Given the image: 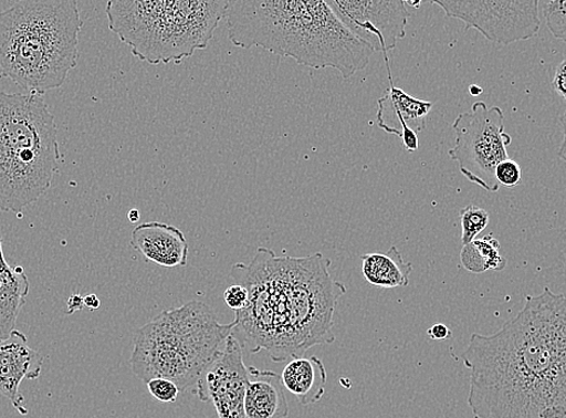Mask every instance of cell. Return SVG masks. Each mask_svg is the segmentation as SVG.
I'll list each match as a JSON object with an SVG mask.
<instances>
[{
    "mask_svg": "<svg viewBox=\"0 0 566 418\" xmlns=\"http://www.w3.org/2000/svg\"><path fill=\"white\" fill-rule=\"evenodd\" d=\"M475 418H566V296L545 289L462 354Z\"/></svg>",
    "mask_w": 566,
    "mask_h": 418,
    "instance_id": "cell-1",
    "label": "cell"
},
{
    "mask_svg": "<svg viewBox=\"0 0 566 418\" xmlns=\"http://www.w3.org/2000/svg\"><path fill=\"white\" fill-rule=\"evenodd\" d=\"M331 264L321 252L279 258L265 248L250 264H234L231 276L249 291L248 305L235 313L233 334L241 346L282 363L333 344L335 307L346 288L332 278Z\"/></svg>",
    "mask_w": 566,
    "mask_h": 418,
    "instance_id": "cell-2",
    "label": "cell"
},
{
    "mask_svg": "<svg viewBox=\"0 0 566 418\" xmlns=\"http://www.w3.org/2000/svg\"><path fill=\"white\" fill-rule=\"evenodd\" d=\"M223 19L235 46L262 48L317 71L334 69L345 80L366 69L375 52L323 0H228Z\"/></svg>",
    "mask_w": 566,
    "mask_h": 418,
    "instance_id": "cell-3",
    "label": "cell"
},
{
    "mask_svg": "<svg viewBox=\"0 0 566 418\" xmlns=\"http://www.w3.org/2000/svg\"><path fill=\"white\" fill-rule=\"evenodd\" d=\"M81 29L75 0H24L0 11V77L38 96L61 87L77 64Z\"/></svg>",
    "mask_w": 566,
    "mask_h": 418,
    "instance_id": "cell-4",
    "label": "cell"
},
{
    "mask_svg": "<svg viewBox=\"0 0 566 418\" xmlns=\"http://www.w3.org/2000/svg\"><path fill=\"white\" fill-rule=\"evenodd\" d=\"M55 117L38 94L0 92V210L20 215L59 170Z\"/></svg>",
    "mask_w": 566,
    "mask_h": 418,
    "instance_id": "cell-5",
    "label": "cell"
},
{
    "mask_svg": "<svg viewBox=\"0 0 566 418\" xmlns=\"http://www.w3.org/2000/svg\"><path fill=\"white\" fill-rule=\"evenodd\" d=\"M234 328L235 321L224 325L203 302L166 310L134 336L132 370L145 384L161 377L184 393L198 384Z\"/></svg>",
    "mask_w": 566,
    "mask_h": 418,
    "instance_id": "cell-6",
    "label": "cell"
},
{
    "mask_svg": "<svg viewBox=\"0 0 566 418\" xmlns=\"http://www.w3.org/2000/svg\"><path fill=\"white\" fill-rule=\"evenodd\" d=\"M228 0H111L109 29L134 56L150 64L181 63L206 50Z\"/></svg>",
    "mask_w": 566,
    "mask_h": 418,
    "instance_id": "cell-7",
    "label": "cell"
},
{
    "mask_svg": "<svg viewBox=\"0 0 566 418\" xmlns=\"http://www.w3.org/2000/svg\"><path fill=\"white\" fill-rule=\"evenodd\" d=\"M452 128L454 146L449 151L467 180L492 194L501 190L495 168L507 159L506 147L512 138L505 132V116L501 107L476 102L470 113L457 116Z\"/></svg>",
    "mask_w": 566,
    "mask_h": 418,
    "instance_id": "cell-8",
    "label": "cell"
},
{
    "mask_svg": "<svg viewBox=\"0 0 566 418\" xmlns=\"http://www.w3.org/2000/svg\"><path fill=\"white\" fill-rule=\"evenodd\" d=\"M448 18L461 20L465 30L479 31L490 42L510 45L530 40L541 30L537 0L522 2H451L437 0Z\"/></svg>",
    "mask_w": 566,
    "mask_h": 418,
    "instance_id": "cell-9",
    "label": "cell"
},
{
    "mask_svg": "<svg viewBox=\"0 0 566 418\" xmlns=\"http://www.w3.org/2000/svg\"><path fill=\"white\" fill-rule=\"evenodd\" d=\"M328 6L346 29L375 52L384 53L397 48L407 36L411 17L402 0H328Z\"/></svg>",
    "mask_w": 566,
    "mask_h": 418,
    "instance_id": "cell-10",
    "label": "cell"
},
{
    "mask_svg": "<svg viewBox=\"0 0 566 418\" xmlns=\"http://www.w3.org/2000/svg\"><path fill=\"white\" fill-rule=\"evenodd\" d=\"M248 367L242 346L235 335H229L220 355L200 377L193 394L211 401L220 418H248L245 396Z\"/></svg>",
    "mask_w": 566,
    "mask_h": 418,
    "instance_id": "cell-11",
    "label": "cell"
},
{
    "mask_svg": "<svg viewBox=\"0 0 566 418\" xmlns=\"http://www.w3.org/2000/svg\"><path fill=\"white\" fill-rule=\"evenodd\" d=\"M386 66L389 87L377 101V123L386 133L399 137L407 151L416 153L420 147L417 133L426 128L427 117L434 104L415 98L396 87L389 63Z\"/></svg>",
    "mask_w": 566,
    "mask_h": 418,
    "instance_id": "cell-12",
    "label": "cell"
},
{
    "mask_svg": "<svg viewBox=\"0 0 566 418\" xmlns=\"http://www.w3.org/2000/svg\"><path fill=\"white\" fill-rule=\"evenodd\" d=\"M43 356L33 349L25 335L13 331L0 339V395H3L20 415L29 414L20 393L24 379L36 380L43 370Z\"/></svg>",
    "mask_w": 566,
    "mask_h": 418,
    "instance_id": "cell-13",
    "label": "cell"
},
{
    "mask_svg": "<svg viewBox=\"0 0 566 418\" xmlns=\"http://www.w3.org/2000/svg\"><path fill=\"white\" fill-rule=\"evenodd\" d=\"M130 247L147 262L166 268L187 264V240L179 228L167 223L147 222L134 228Z\"/></svg>",
    "mask_w": 566,
    "mask_h": 418,
    "instance_id": "cell-14",
    "label": "cell"
},
{
    "mask_svg": "<svg viewBox=\"0 0 566 418\" xmlns=\"http://www.w3.org/2000/svg\"><path fill=\"white\" fill-rule=\"evenodd\" d=\"M281 376L271 370L248 367L245 411L248 418H287L289 400Z\"/></svg>",
    "mask_w": 566,
    "mask_h": 418,
    "instance_id": "cell-15",
    "label": "cell"
},
{
    "mask_svg": "<svg viewBox=\"0 0 566 418\" xmlns=\"http://www.w3.org/2000/svg\"><path fill=\"white\" fill-rule=\"evenodd\" d=\"M31 283L21 267L12 268L4 258L0 237V339L17 331L18 318L30 294Z\"/></svg>",
    "mask_w": 566,
    "mask_h": 418,
    "instance_id": "cell-16",
    "label": "cell"
},
{
    "mask_svg": "<svg viewBox=\"0 0 566 418\" xmlns=\"http://www.w3.org/2000/svg\"><path fill=\"white\" fill-rule=\"evenodd\" d=\"M283 387L302 406H312L326 394L327 370L325 364L316 357H298L287 363L281 375Z\"/></svg>",
    "mask_w": 566,
    "mask_h": 418,
    "instance_id": "cell-17",
    "label": "cell"
},
{
    "mask_svg": "<svg viewBox=\"0 0 566 418\" xmlns=\"http://www.w3.org/2000/svg\"><path fill=\"white\" fill-rule=\"evenodd\" d=\"M360 261L363 276L375 288L395 290L410 285L412 264L402 259L396 247L387 253L363 254Z\"/></svg>",
    "mask_w": 566,
    "mask_h": 418,
    "instance_id": "cell-18",
    "label": "cell"
},
{
    "mask_svg": "<svg viewBox=\"0 0 566 418\" xmlns=\"http://www.w3.org/2000/svg\"><path fill=\"white\" fill-rule=\"evenodd\" d=\"M502 251L501 242L489 234L463 247L461 261L470 273L502 272L507 264Z\"/></svg>",
    "mask_w": 566,
    "mask_h": 418,
    "instance_id": "cell-19",
    "label": "cell"
},
{
    "mask_svg": "<svg viewBox=\"0 0 566 418\" xmlns=\"http://www.w3.org/2000/svg\"><path fill=\"white\" fill-rule=\"evenodd\" d=\"M460 216L462 221V244L465 247L486 229L490 223V213L480 207L469 206L460 211Z\"/></svg>",
    "mask_w": 566,
    "mask_h": 418,
    "instance_id": "cell-20",
    "label": "cell"
},
{
    "mask_svg": "<svg viewBox=\"0 0 566 418\" xmlns=\"http://www.w3.org/2000/svg\"><path fill=\"white\" fill-rule=\"evenodd\" d=\"M543 10L548 31L566 43V0H544L538 2Z\"/></svg>",
    "mask_w": 566,
    "mask_h": 418,
    "instance_id": "cell-21",
    "label": "cell"
},
{
    "mask_svg": "<svg viewBox=\"0 0 566 418\" xmlns=\"http://www.w3.org/2000/svg\"><path fill=\"white\" fill-rule=\"evenodd\" d=\"M146 385L148 393L160 403H175L178 400L181 393L177 384L161 379V377H157V379H153Z\"/></svg>",
    "mask_w": 566,
    "mask_h": 418,
    "instance_id": "cell-22",
    "label": "cell"
},
{
    "mask_svg": "<svg viewBox=\"0 0 566 418\" xmlns=\"http://www.w3.org/2000/svg\"><path fill=\"white\" fill-rule=\"evenodd\" d=\"M495 179L499 185L505 187H515L522 179V170L514 159H505L495 168Z\"/></svg>",
    "mask_w": 566,
    "mask_h": 418,
    "instance_id": "cell-23",
    "label": "cell"
},
{
    "mask_svg": "<svg viewBox=\"0 0 566 418\" xmlns=\"http://www.w3.org/2000/svg\"><path fill=\"white\" fill-rule=\"evenodd\" d=\"M223 300L229 309L238 313L248 305L249 291L244 286L239 285V283H235V285L229 286L224 291Z\"/></svg>",
    "mask_w": 566,
    "mask_h": 418,
    "instance_id": "cell-24",
    "label": "cell"
},
{
    "mask_svg": "<svg viewBox=\"0 0 566 418\" xmlns=\"http://www.w3.org/2000/svg\"><path fill=\"white\" fill-rule=\"evenodd\" d=\"M554 88L560 94L566 102V56L557 66L554 79Z\"/></svg>",
    "mask_w": 566,
    "mask_h": 418,
    "instance_id": "cell-25",
    "label": "cell"
},
{
    "mask_svg": "<svg viewBox=\"0 0 566 418\" xmlns=\"http://www.w3.org/2000/svg\"><path fill=\"white\" fill-rule=\"evenodd\" d=\"M427 334L431 341H447L452 335V332L443 323H438V325L429 328Z\"/></svg>",
    "mask_w": 566,
    "mask_h": 418,
    "instance_id": "cell-26",
    "label": "cell"
},
{
    "mask_svg": "<svg viewBox=\"0 0 566 418\" xmlns=\"http://www.w3.org/2000/svg\"><path fill=\"white\" fill-rule=\"evenodd\" d=\"M69 313L70 315L74 314L75 312H80V310H83L85 306L84 303V296L80 294H73L71 299L69 300Z\"/></svg>",
    "mask_w": 566,
    "mask_h": 418,
    "instance_id": "cell-27",
    "label": "cell"
},
{
    "mask_svg": "<svg viewBox=\"0 0 566 418\" xmlns=\"http://www.w3.org/2000/svg\"><path fill=\"white\" fill-rule=\"evenodd\" d=\"M560 124L563 127V142H562V145L558 150V156L566 164V111H565L564 115L560 117Z\"/></svg>",
    "mask_w": 566,
    "mask_h": 418,
    "instance_id": "cell-28",
    "label": "cell"
},
{
    "mask_svg": "<svg viewBox=\"0 0 566 418\" xmlns=\"http://www.w3.org/2000/svg\"><path fill=\"white\" fill-rule=\"evenodd\" d=\"M84 303L90 310H97L101 306V301L96 294H88L84 296Z\"/></svg>",
    "mask_w": 566,
    "mask_h": 418,
    "instance_id": "cell-29",
    "label": "cell"
},
{
    "mask_svg": "<svg viewBox=\"0 0 566 418\" xmlns=\"http://www.w3.org/2000/svg\"><path fill=\"white\" fill-rule=\"evenodd\" d=\"M128 219L132 223H136L140 220V211L137 209H133L128 213Z\"/></svg>",
    "mask_w": 566,
    "mask_h": 418,
    "instance_id": "cell-30",
    "label": "cell"
},
{
    "mask_svg": "<svg viewBox=\"0 0 566 418\" xmlns=\"http://www.w3.org/2000/svg\"><path fill=\"white\" fill-rule=\"evenodd\" d=\"M483 90L482 87L478 86V85H473V86H470L469 88V93L471 94V96L473 97H479L481 96Z\"/></svg>",
    "mask_w": 566,
    "mask_h": 418,
    "instance_id": "cell-31",
    "label": "cell"
},
{
    "mask_svg": "<svg viewBox=\"0 0 566 418\" xmlns=\"http://www.w3.org/2000/svg\"><path fill=\"white\" fill-rule=\"evenodd\" d=\"M421 4H422L421 2H419V3H415V2H407V6H409V7H413V8H416V9H417V8H420V7H421Z\"/></svg>",
    "mask_w": 566,
    "mask_h": 418,
    "instance_id": "cell-32",
    "label": "cell"
}]
</instances>
